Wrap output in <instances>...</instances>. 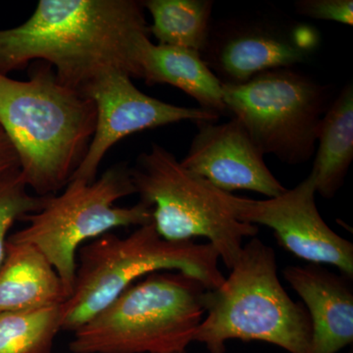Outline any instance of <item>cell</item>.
I'll return each instance as SVG.
<instances>
[{"label":"cell","instance_id":"cell-8","mask_svg":"<svg viewBox=\"0 0 353 353\" xmlns=\"http://www.w3.org/2000/svg\"><path fill=\"white\" fill-rule=\"evenodd\" d=\"M222 87L228 112L240 121L264 155L299 165L315 154L320 125L332 102L328 85L294 68H282Z\"/></svg>","mask_w":353,"mask_h":353},{"label":"cell","instance_id":"cell-15","mask_svg":"<svg viewBox=\"0 0 353 353\" xmlns=\"http://www.w3.org/2000/svg\"><path fill=\"white\" fill-rule=\"evenodd\" d=\"M141 79L148 85L167 83L180 88L201 108L221 115L228 113L222 83L199 51L150 41L141 57Z\"/></svg>","mask_w":353,"mask_h":353},{"label":"cell","instance_id":"cell-10","mask_svg":"<svg viewBox=\"0 0 353 353\" xmlns=\"http://www.w3.org/2000/svg\"><path fill=\"white\" fill-rule=\"evenodd\" d=\"M81 92L94 102L97 123L85 157L70 181L90 183L106 153L130 134L182 121L217 122L219 115L199 108H183L143 94L132 78L110 70L85 83Z\"/></svg>","mask_w":353,"mask_h":353},{"label":"cell","instance_id":"cell-17","mask_svg":"<svg viewBox=\"0 0 353 353\" xmlns=\"http://www.w3.org/2000/svg\"><path fill=\"white\" fill-rule=\"evenodd\" d=\"M141 3L152 15L148 31L158 44L203 52L212 27V0H146Z\"/></svg>","mask_w":353,"mask_h":353},{"label":"cell","instance_id":"cell-20","mask_svg":"<svg viewBox=\"0 0 353 353\" xmlns=\"http://www.w3.org/2000/svg\"><path fill=\"white\" fill-rule=\"evenodd\" d=\"M294 8L297 14L310 19L353 25L352 0H299Z\"/></svg>","mask_w":353,"mask_h":353},{"label":"cell","instance_id":"cell-5","mask_svg":"<svg viewBox=\"0 0 353 353\" xmlns=\"http://www.w3.org/2000/svg\"><path fill=\"white\" fill-rule=\"evenodd\" d=\"M77 257L73 292L61 305L66 331L75 332L134 281L155 272H182L208 290L225 281L219 254L210 243L165 240L153 224L139 227L127 238L103 234L83 246Z\"/></svg>","mask_w":353,"mask_h":353},{"label":"cell","instance_id":"cell-9","mask_svg":"<svg viewBox=\"0 0 353 353\" xmlns=\"http://www.w3.org/2000/svg\"><path fill=\"white\" fill-rule=\"evenodd\" d=\"M318 43L319 34L310 26L263 14L212 25L201 57L223 85H240L307 61Z\"/></svg>","mask_w":353,"mask_h":353},{"label":"cell","instance_id":"cell-22","mask_svg":"<svg viewBox=\"0 0 353 353\" xmlns=\"http://www.w3.org/2000/svg\"><path fill=\"white\" fill-rule=\"evenodd\" d=\"M173 353H187V352H185V350H182V352H176Z\"/></svg>","mask_w":353,"mask_h":353},{"label":"cell","instance_id":"cell-21","mask_svg":"<svg viewBox=\"0 0 353 353\" xmlns=\"http://www.w3.org/2000/svg\"><path fill=\"white\" fill-rule=\"evenodd\" d=\"M18 171H20V163L17 152L0 128V180Z\"/></svg>","mask_w":353,"mask_h":353},{"label":"cell","instance_id":"cell-14","mask_svg":"<svg viewBox=\"0 0 353 353\" xmlns=\"http://www.w3.org/2000/svg\"><path fill=\"white\" fill-rule=\"evenodd\" d=\"M66 299L57 272L43 253L7 240L0 265V313L61 305Z\"/></svg>","mask_w":353,"mask_h":353},{"label":"cell","instance_id":"cell-3","mask_svg":"<svg viewBox=\"0 0 353 353\" xmlns=\"http://www.w3.org/2000/svg\"><path fill=\"white\" fill-rule=\"evenodd\" d=\"M229 277L204 292L203 320L194 343L209 353H225L231 340L259 341L290 353H307L310 317L303 303L290 299L278 277L276 253L253 238L243 250Z\"/></svg>","mask_w":353,"mask_h":353},{"label":"cell","instance_id":"cell-19","mask_svg":"<svg viewBox=\"0 0 353 353\" xmlns=\"http://www.w3.org/2000/svg\"><path fill=\"white\" fill-rule=\"evenodd\" d=\"M46 196H32L20 171L0 180V265L6 259L8 233L16 221L43 208Z\"/></svg>","mask_w":353,"mask_h":353},{"label":"cell","instance_id":"cell-13","mask_svg":"<svg viewBox=\"0 0 353 353\" xmlns=\"http://www.w3.org/2000/svg\"><path fill=\"white\" fill-rule=\"evenodd\" d=\"M284 278L303 299L311 322L307 353H338L353 343L350 279L322 265L288 266Z\"/></svg>","mask_w":353,"mask_h":353},{"label":"cell","instance_id":"cell-7","mask_svg":"<svg viewBox=\"0 0 353 353\" xmlns=\"http://www.w3.org/2000/svg\"><path fill=\"white\" fill-rule=\"evenodd\" d=\"M131 175L136 194L152 209V224L162 238H205L228 269L240 257L243 240L259 234V227L234 217L229 192L185 169L162 145L152 143L139 154Z\"/></svg>","mask_w":353,"mask_h":353},{"label":"cell","instance_id":"cell-2","mask_svg":"<svg viewBox=\"0 0 353 353\" xmlns=\"http://www.w3.org/2000/svg\"><path fill=\"white\" fill-rule=\"evenodd\" d=\"M30 65L28 81L0 74V128L17 152L28 188L53 196L85 157L97 111L81 90L60 82L50 64Z\"/></svg>","mask_w":353,"mask_h":353},{"label":"cell","instance_id":"cell-11","mask_svg":"<svg viewBox=\"0 0 353 353\" xmlns=\"http://www.w3.org/2000/svg\"><path fill=\"white\" fill-rule=\"evenodd\" d=\"M315 196L314 178L310 173L281 196L254 201L229 194L228 201L236 219L270 228L278 243L297 259L311 264L332 265L352 280V243L323 220Z\"/></svg>","mask_w":353,"mask_h":353},{"label":"cell","instance_id":"cell-4","mask_svg":"<svg viewBox=\"0 0 353 353\" xmlns=\"http://www.w3.org/2000/svg\"><path fill=\"white\" fill-rule=\"evenodd\" d=\"M141 280L74 332L72 352L173 353L194 343L208 289L179 271Z\"/></svg>","mask_w":353,"mask_h":353},{"label":"cell","instance_id":"cell-12","mask_svg":"<svg viewBox=\"0 0 353 353\" xmlns=\"http://www.w3.org/2000/svg\"><path fill=\"white\" fill-rule=\"evenodd\" d=\"M196 126L189 152L180 161L185 169L229 194L252 190L271 199L287 190L240 121L233 117L222 124L201 122Z\"/></svg>","mask_w":353,"mask_h":353},{"label":"cell","instance_id":"cell-1","mask_svg":"<svg viewBox=\"0 0 353 353\" xmlns=\"http://www.w3.org/2000/svg\"><path fill=\"white\" fill-rule=\"evenodd\" d=\"M143 10L136 0H39L25 23L0 30V74L43 61L79 90L110 70L141 79L150 41Z\"/></svg>","mask_w":353,"mask_h":353},{"label":"cell","instance_id":"cell-6","mask_svg":"<svg viewBox=\"0 0 353 353\" xmlns=\"http://www.w3.org/2000/svg\"><path fill=\"white\" fill-rule=\"evenodd\" d=\"M136 194L131 168L114 165L90 183L70 181L62 194L46 196L43 208L21 219L27 226L8 236L43 253L63 284L67 299L73 292L77 254L85 241L95 240L117 228L152 224V209L139 201L131 208L115 202Z\"/></svg>","mask_w":353,"mask_h":353},{"label":"cell","instance_id":"cell-16","mask_svg":"<svg viewBox=\"0 0 353 353\" xmlns=\"http://www.w3.org/2000/svg\"><path fill=\"white\" fill-rule=\"evenodd\" d=\"M353 160V85L348 83L327 109L320 125L314 164L316 194L336 196Z\"/></svg>","mask_w":353,"mask_h":353},{"label":"cell","instance_id":"cell-18","mask_svg":"<svg viewBox=\"0 0 353 353\" xmlns=\"http://www.w3.org/2000/svg\"><path fill=\"white\" fill-rule=\"evenodd\" d=\"M61 305L0 313V353H51L62 330Z\"/></svg>","mask_w":353,"mask_h":353}]
</instances>
